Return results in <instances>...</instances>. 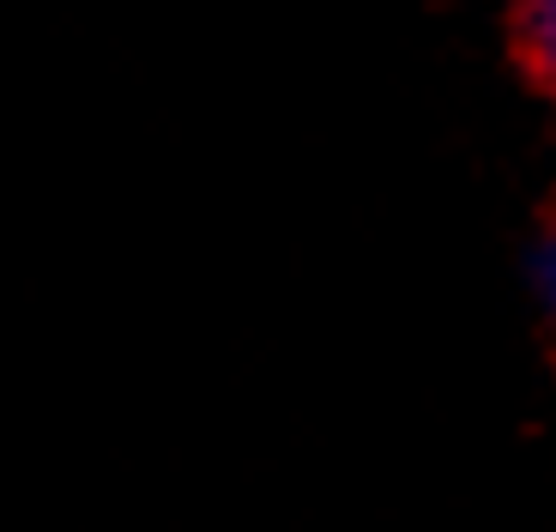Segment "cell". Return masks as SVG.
Wrapping results in <instances>:
<instances>
[{"label":"cell","mask_w":556,"mask_h":532,"mask_svg":"<svg viewBox=\"0 0 556 532\" xmlns=\"http://www.w3.org/2000/svg\"><path fill=\"white\" fill-rule=\"evenodd\" d=\"M532 42V61H539V73L556 85V30H544V37H527Z\"/></svg>","instance_id":"obj_3"},{"label":"cell","mask_w":556,"mask_h":532,"mask_svg":"<svg viewBox=\"0 0 556 532\" xmlns=\"http://www.w3.org/2000/svg\"><path fill=\"white\" fill-rule=\"evenodd\" d=\"M532 273H539V296H544V315L556 321V218L551 230L539 237V254H532Z\"/></svg>","instance_id":"obj_1"},{"label":"cell","mask_w":556,"mask_h":532,"mask_svg":"<svg viewBox=\"0 0 556 532\" xmlns=\"http://www.w3.org/2000/svg\"><path fill=\"white\" fill-rule=\"evenodd\" d=\"M556 30V0H527V37Z\"/></svg>","instance_id":"obj_2"}]
</instances>
